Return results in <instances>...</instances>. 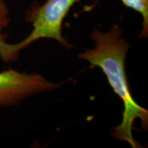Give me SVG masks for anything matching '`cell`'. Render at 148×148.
Here are the masks:
<instances>
[{
    "instance_id": "obj_1",
    "label": "cell",
    "mask_w": 148,
    "mask_h": 148,
    "mask_svg": "<svg viewBox=\"0 0 148 148\" xmlns=\"http://www.w3.org/2000/svg\"><path fill=\"white\" fill-rule=\"evenodd\" d=\"M90 37L95 46L79 53L78 58L87 61L92 69L99 68L105 74L109 84L121 99L123 104L122 120L120 124L113 127L112 136L128 143L133 148L140 147L133 137L134 123L140 119L143 129L148 125V111L136 103L131 94L125 62L130 49V43L123 36L121 26L114 24L107 32L96 28Z\"/></svg>"
},
{
    "instance_id": "obj_2",
    "label": "cell",
    "mask_w": 148,
    "mask_h": 148,
    "mask_svg": "<svg viewBox=\"0 0 148 148\" xmlns=\"http://www.w3.org/2000/svg\"><path fill=\"white\" fill-rule=\"evenodd\" d=\"M79 0H45L42 5L36 3L27 12L26 20L33 29L25 39L18 43L5 42L6 36L0 34V57L5 62L18 58L21 51L40 39H53L66 48L71 47L62 34V25L70 9Z\"/></svg>"
},
{
    "instance_id": "obj_3",
    "label": "cell",
    "mask_w": 148,
    "mask_h": 148,
    "mask_svg": "<svg viewBox=\"0 0 148 148\" xmlns=\"http://www.w3.org/2000/svg\"><path fill=\"white\" fill-rule=\"evenodd\" d=\"M60 84L39 73H21L12 69L0 72V107L16 105L31 96L52 91Z\"/></svg>"
},
{
    "instance_id": "obj_4",
    "label": "cell",
    "mask_w": 148,
    "mask_h": 148,
    "mask_svg": "<svg viewBox=\"0 0 148 148\" xmlns=\"http://www.w3.org/2000/svg\"><path fill=\"white\" fill-rule=\"evenodd\" d=\"M127 8L132 9L139 13L143 18V28L140 33V38L148 36V0H121Z\"/></svg>"
},
{
    "instance_id": "obj_5",
    "label": "cell",
    "mask_w": 148,
    "mask_h": 148,
    "mask_svg": "<svg viewBox=\"0 0 148 148\" xmlns=\"http://www.w3.org/2000/svg\"><path fill=\"white\" fill-rule=\"evenodd\" d=\"M10 21V12L6 3L3 0H0V33L8 27Z\"/></svg>"
}]
</instances>
